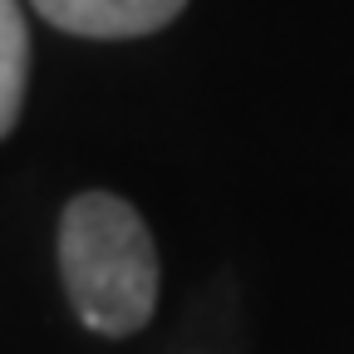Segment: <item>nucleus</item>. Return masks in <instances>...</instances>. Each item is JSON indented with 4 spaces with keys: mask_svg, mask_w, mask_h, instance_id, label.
<instances>
[{
    "mask_svg": "<svg viewBox=\"0 0 354 354\" xmlns=\"http://www.w3.org/2000/svg\"><path fill=\"white\" fill-rule=\"evenodd\" d=\"M30 6L69 35L133 39V35H153V30L172 25L187 0H30Z\"/></svg>",
    "mask_w": 354,
    "mask_h": 354,
    "instance_id": "f03ea898",
    "label": "nucleus"
},
{
    "mask_svg": "<svg viewBox=\"0 0 354 354\" xmlns=\"http://www.w3.org/2000/svg\"><path fill=\"white\" fill-rule=\"evenodd\" d=\"M59 271L94 335H133L158 305V246L148 221L113 192H84L59 221Z\"/></svg>",
    "mask_w": 354,
    "mask_h": 354,
    "instance_id": "f257e3e1",
    "label": "nucleus"
},
{
    "mask_svg": "<svg viewBox=\"0 0 354 354\" xmlns=\"http://www.w3.org/2000/svg\"><path fill=\"white\" fill-rule=\"evenodd\" d=\"M30 74V30L20 0H0V138L15 128Z\"/></svg>",
    "mask_w": 354,
    "mask_h": 354,
    "instance_id": "7ed1b4c3",
    "label": "nucleus"
}]
</instances>
